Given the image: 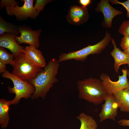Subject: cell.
I'll use <instances>...</instances> for the list:
<instances>
[{"label":"cell","mask_w":129,"mask_h":129,"mask_svg":"<svg viewBox=\"0 0 129 129\" xmlns=\"http://www.w3.org/2000/svg\"><path fill=\"white\" fill-rule=\"evenodd\" d=\"M59 62L55 58H53L42 69L35 78L28 81L32 85L35 91L31 97L32 99L41 97L45 98L46 96L54 84L58 80L56 76L58 73Z\"/></svg>","instance_id":"obj_1"},{"label":"cell","mask_w":129,"mask_h":129,"mask_svg":"<svg viewBox=\"0 0 129 129\" xmlns=\"http://www.w3.org/2000/svg\"><path fill=\"white\" fill-rule=\"evenodd\" d=\"M78 97L96 105L102 103L108 94L100 79L89 77L78 81Z\"/></svg>","instance_id":"obj_2"},{"label":"cell","mask_w":129,"mask_h":129,"mask_svg":"<svg viewBox=\"0 0 129 129\" xmlns=\"http://www.w3.org/2000/svg\"><path fill=\"white\" fill-rule=\"evenodd\" d=\"M112 38L110 34L106 32L105 37L101 41L92 45H89L81 49L71 51L68 53H61L59 56V62L72 59L84 61L91 54H99L108 45Z\"/></svg>","instance_id":"obj_3"},{"label":"cell","mask_w":129,"mask_h":129,"mask_svg":"<svg viewBox=\"0 0 129 129\" xmlns=\"http://www.w3.org/2000/svg\"><path fill=\"white\" fill-rule=\"evenodd\" d=\"M13 75L24 81H28L35 77L42 69L34 64L26 55L22 52L14 56L12 66Z\"/></svg>","instance_id":"obj_4"},{"label":"cell","mask_w":129,"mask_h":129,"mask_svg":"<svg viewBox=\"0 0 129 129\" xmlns=\"http://www.w3.org/2000/svg\"><path fill=\"white\" fill-rule=\"evenodd\" d=\"M3 78L9 79L12 82L13 87H8L9 92L15 93L14 98L10 102V105H16L22 98L27 99L31 97L35 91L34 86L28 82L23 80L6 70L1 75Z\"/></svg>","instance_id":"obj_5"},{"label":"cell","mask_w":129,"mask_h":129,"mask_svg":"<svg viewBox=\"0 0 129 129\" xmlns=\"http://www.w3.org/2000/svg\"><path fill=\"white\" fill-rule=\"evenodd\" d=\"M122 75L118 76V80L116 81L111 80L107 74L103 73L100 75L101 82L108 94H113L117 91L129 86L127 78V69L126 68L121 70Z\"/></svg>","instance_id":"obj_6"},{"label":"cell","mask_w":129,"mask_h":129,"mask_svg":"<svg viewBox=\"0 0 129 129\" xmlns=\"http://www.w3.org/2000/svg\"><path fill=\"white\" fill-rule=\"evenodd\" d=\"M24 2L22 6H11L5 7L7 13L12 16H15L18 20H22L30 18L36 19L38 15L34 8L33 3L34 0H21Z\"/></svg>","instance_id":"obj_7"},{"label":"cell","mask_w":129,"mask_h":129,"mask_svg":"<svg viewBox=\"0 0 129 129\" xmlns=\"http://www.w3.org/2000/svg\"><path fill=\"white\" fill-rule=\"evenodd\" d=\"M109 1L108 0H101L95 8L96 12H100L103 14L104 19L102 24L106 28L111 27L113 20L115 16L123 14L122 11L113 7Z\"/></svg>","instance_id":"obj_8"},{"label":"cell","mask_w":129,"mask_h":129,"mask_svg":"<svg viewBox=\"0 0 129 129\" xmlns=\"http://www.w3.org/2000/svg\"><path fill=\"white\" fill-rule=\"evenodd\" d=\"M19 29L20 36H16L15 38L18 44L26 43L37 48L39 47L40 44L39 38L41 32V29L32 30L22 26H19Z\"/></svg>","instance_id":"obj_9"},{"label":"cell","mask_w":129,"mask_h":129,"mask_svg":"<svg viewBox=\"0 0 129 129\" xmlns=\"http://www.w3.org/2000/svg\"><path fill=\"white\" fill-rule=\"evenodd\" d=\"M104 101L99 115L100 122L108 119L115 121L118 106L113 94H108Z\"/></svg>","instance_id":"obj_10"},{"label":"cell","mask_w":129,"mask_h":129,"mask_svg":"<svg viewBox=\"0 0 129 129\" xmlns=\"http://www.w3.org/2000/svg\"><path fill=\"white\" fill-rule=\"evenodd\" d=\"M89 17L86 7L74 5L70 7L66 18L69 23L77 26L87 22Z\"/></svg>","instance_id":"obj_11"},{"label":"cell","mask_w":129,"mask_h":129,"mask_svg":"<svg viewBox=\"0 0 129 129\" xmlns=\"http://www.w3.org/2000/svg\"><path fill=\"white\" fill-rule=\"evenodd\" d=\"M16 36L12 33H5L0 36V47L9 49L14 56L25 52L24 47L19 45L16 41Z\"/></svg>","instance_id":"obj_12"},{"label":"cell","mask_w":129,"mask_h":129,"mask_svg":"<svg viewBox=\"0 0 129 129\" xmlns=\"http://www.w3.org/2000/svg\"><path fill=\"white\" fill-rule=\"evenodd\" d=\"M113 49L110 52V55L114 60L113 68L116 73L119 72L120 67L122 65L126 64L129 67V57L117 47L114 39H111Z\"/></svg>","instance_id":"obj_13"},{"label":"cell","mask_w":129,"mask_h":129,"mask_svg":"<svg viewBox=\"0 0 129 129\" xmlns=\"http://www.w3.org/2000/svg\"><path fill=\"white\" fill-rule=\"evenodd\" d=\"M113 95L120 111L129 113V86L117 91Z\"/></svg>","instance_id":"obj_14"},{"label":"cell","mask_w":129,"mask_h":129,"mask_svg":"<svg viewBox=\"0 0 129 129\" xmlns=\"http://www.w3.org/2000/svg\"><path fill=\"white\" fill-rule=\"evenodd\" d=\"M24 53L36 65L41 68L46 66V62L41 52L33 46H26Z\"/></svg>","instance_id":"obj_15"},{"label":"cell","mask_w":129,"mask_h":129,"mask_svg":"<svg viewBox=\"0 0 129 129\" xmlns=\"http://www.w3.org/2000/svg\"><path fill=\"white\" fill-rule=\"evenodd\" d=\"M11 101L3 98L0 100V124L1 128L3 129L7 127L9 122L8 112Z\"/></svg>","instance_id":"obj_16"},{"label":"cell","mask_w":129,"mask_h":129,"mask_svg":"<svg viewBox=\"0 0 129 129\" xmlns=\"http://www.w3.org/2000/svg\"><path fill=\"white\" fill-rule=\"evenodd\" d=\"M76 118L81 122L79 129H97V123L91 116L82 112L76 117Z\"/></svg>","instance_id":"obj_17"},{"label":"cell","mask_w":129,"mask_h":129,"mask_svg":"<svg viewBox=\"0 0 129 129\" xmlns=\"http://www.w3.org/2000/svg\"><path fill=\"white\" fill-rule=\"evenodd\" d=\"M9 33L15 34L16 36L20 34L19 27L8 22L0 17V34Z\"/></svg>","instance_id":"obj_18"},{"label":"cell","mask_w":129,"mask_h":129,"mask_svg":"<svg viewBox=\"0 0 129 129\" xmlns=\"http://www.w3.org/2000/svg\"><path fill=\"white\" fill-rule=\"evenodd\" d=\"M14 56L8 53L4 48L0 47V61L5 64H9L12 66Z\"/></svg>","instance_id":"obj_19"},{"label":"cell","mask_w":129,"mask_h":129,"mask_svg":"<svg viewBox=\"0 0 129 129\" xmlns=\"http://www.w3.org/2000/svg\"><path fill=\"white\" fill-rule=\"evenodd\" d=\"M52 1L50 0H36V3L34 7L38 15L41 11L43 10L46 5Z\"/></svg>","instance_id":"obj_20"},{"label":"cell","mask_w":129,"mask_h":129,"mask_svg":"<svg viewBox=\"0 0 129 129\" xmlns=\"http://www.w3.org/2000/svg\"><path fill=\"white\" fill-rule=\"evenodd\" d=\"M118 32L125 36H129V19L123 22L118 30Z\"/></svg>","instance_id":"obj_21"},{"label":"cell","mask_w":129,"mask_h":129,"mask_svg":"<svg viewBox=\"0 0 129 129\" xmlns=\"http://www.w3.org/2000/svg\"><path fill=\"white\" fill-rule=\"evenodd\" d=\"M18 5L19 3L14 0H1L0 4V8L2 9L5 6H16Z\"/></svg>","instance_id":"obj_22"},{"label":"cell","mask_w":129,"mask_h":129,"mask_svg":"<svg viewBox=\"0 0 129 129\" xmlns=\"http://www.w3.org/2000/svg\"><path fill=\"white\" fill-rule=\"evenodd\" d=\"M112 4H119L122 5L126 9L127 11V16L129 18V0L124 2H120L117 0H109Z\"/></svg>","instance_id":"obj_23"},{"label":"cell","mask_w":129,"mask_h":129,"mask_svg":"<svg viewBox=\"0 0 129 129\" xmlns=\"http://www.w3.org/2000/svg\"><path fill=\"white\" fill-rule=\"evenodd\" d=\"M120 46L123 50L129 47V36H124L122 38Z\"/></svg>","instance_id":"obj_24"},{"label":"cell","mask_w":129,"mask_h":129,"mask_svg":"<svg viewBox=\"0 0 129 129\" xmlns=\"http://www.w3.org/2000/svg\"><path fill=\"white\" fill-rule=\"evenodd\" d=\"M117 123L120 125L129 127V120L125 119H120Z\"/></svg>","instance_id":"obj_25"},{"label":"cell","mask_w":129,"mask_h":129,"mask_svg":"<svg viewBox=\"0 0 129 129\" xmlns=\"http://www.w3.org/2000/svg\"><path fill=\"white\" fill-rule=\"evenodd\" d=\"M79 2V4L82 5V6L86 7L90 4L91 0H80Z\"/></svg>","instance_id":"obj_26"},{"label":"cell","mask_w":129,"mask_h":129,"mask_svg":"<svg viewBox=\"0 0 129 129\" xmlns=\"http://www.w3.org/2000/svg\"><path fill=\"white\" fill-rule=\"evenodd\" d=\"M5 64L0 61V73H3L6 70Z\"/></svg>","instance_id":"obj_27"},{"label":"cell","mask_w":129,"mask_h":129,"mask_svg":"<svg viewBox=\"0 0 129 129\" xmlns=\"http://www.w3.org/2000/svg\"><path fill=\"white\" fill-rule=\"evenodd\" d=\"M124 52L129 57V47L126 48L124 50Z\"/></svg>","instance_id":"obj_28"},{"label":"cell","mask_w":129,"mask_h":129,"mask_svg":"<svg viewBox=\"0 0 129 129\" xmlns=\"http://www.w3.org/2000/svg\"><path fill=\"white\" fill-rule=\"evenodd\" d=\"M127 76H128L129 78L128 82L129 83V70H127Z\"/></svg>","instance_id":"obj_29"}]
</instances>
